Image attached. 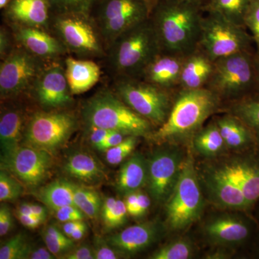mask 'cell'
Wrapping results in <instances>:
<instances>
[{"mask_svg": "<svg viewBox=\"0 0 259 259\" xmlns=\"http://www.w3.org/2000/svg\"><path fill=\"white\" fill-rule=\"evenodd\" d=\"M204 11L185 0H158L150 15L162 54L186 57L197 50Z\"/></svg>", "mask_w": 259, "mask_h": 259, "instance_id": "obj_1", "label": "cell"}, {"mask_svg": "<svg viewBox=\"0 0 259 259\" xmlns=\"http://www.w3.org/2000/svg\"><path fill=\"white\" fill-rule=\"evenodd\" d=\"M223 102L207 88L177 90L166 121L153 137L158 142L193 139L209 117L221 109Z\"/></svg>", "mask_w": 259, "mask_h": 259, "instance_id": "obj_2", "label": "cell"}, {"mask_svg": "<svg viewBox=\"0 0 259 259\" xmlns=\"http://www.w3.org/2000/svg\"><path fill=\"white\" fill-rule=\"evenodd\" d=\"M110 46V61L120 77L140 79L148 64L161 53L150 18L122 32Z\"/></svg>", "mask_w": 259, "mask_h": 259, "instance_id": "obj_3", "label": "cell"}, {"mask_svg": "<svg viewBox=\"0 0 259 259\" xmlns=\"http://www.w3.org/2000/svg\"><path fill=\"white\" fill-rule=\"evenodd\" d=\"M82 117L89 127H97L125 136L148 137L153 124L133 110L117 96L103 91L89 100L83 107Z\"/></svg>", "mask_w": 259, "mask_h": 259, "instance_id": "obj_4", "label": "cell"}, {"mask_svg": "<svg viewBox=\"0 0 259 259\" xmlns=\"http://www.w3.org/2000/svg\"><path fill=\"white\" fill-rule=\"evenodd\" d=\"M255 51H244L214 61L212 76L205 88L223 100L233 102L256 93Z\"/></svg>", "mask_w": 259, "mask_h": 259, "instance_id": "obj_5", "label": "cell"}, {"mask_svg": "<svg viewBox=\"0 0 259 259\" xmlns=\"http://www.w3.org/2000/svg\"><path fill=\"white\" fill-rule=\"evenodd\" d=\"M166 204L167 223L173 231L185 229L200 218L203 196L192 156L185 158L180 177Z\"/></svg>", "mask_w": 259, "mask_h": 259, "instance_id": "obj_6", "label": "cell"}, {"mask_svg": "<svg viewBox=\"0 0 259 259\" xmlns=\"http://www.w3.org/2000/svg\"><path fill=\"white\" fill-rule=\"evenodd\" d=\"M247 29L214 12H204L199 48L213 61L244 51H254Z\"/></svg>", "mask_w": 259, "mask_h": 259, "instance_id": "obj_7", "label": "cell"}, {"mask_svg": "<svg viewBox=\"0 0 259 259\" xmlns=\"http://www.w3.org/2000/svg\"><path fill=\"white\" fill-rule=\"evenodd\" d=\"M115 92L127 106L158 127L169 115L175 93L141 79L127 77L120 78Z\"/></svg>", "mask_w": 259, "mask_h": 259, "instance_id": "obj_8", "label": "cell"}, {"mask_svg": "<svg viewBox=\"0 0 259 259\" xmlns=\"http://www.w3.org/2000/svg\"><path fill=\"white\" fill-rule=\"evenodd\" d=\"M76 127L74 115L63 112H38L30 117L24 131L25 146L54 155L61 149Z\"/></svg>", "mask_w": 259, "mask_h": 259, "instance_id": "obj_9", "label": "cell"}, {"mask_svg": "<svg viewBox=\"0 0 259 259\" xmlns=\"http://www.w3.org/2000/svg\"><path fill=\"white\" fill-rule=\"evenodd\" d=\"M96 5L95 20L109 45L122 32L148 20L151 13L147 0H99Z\"/></svg>", "mask_w": 259, "mask_h": 259, "instance_id": "obj_10", "label": "cell"}, {"mask_svg": "<svg viewBox=\"0 0 259 259\" xmlns=\"http://www.w3.org/2000/svg\"><path fill=\"white\" fill-rule=\"evenodd\" d=\"M54 28L65 47L76 54L88 56L103 54V39L96 22L90 14H57L54 18Z\"/></svg>", "mask_w": 259, "mask_h": 259, "instance_id": "obj_11", "label": "cell"}, {"mask_svg": "<svg viewBox=\"0 0 259 259\" xmlns=\"http://www.w3.org/2000/svg\"><path fill=\"white\" fill-rule=\"evenodd\" d=\"M40 58L24 48L13 49L0 66V93L2 98L20 95L33 86L42 71Z\"/></svg>", "mask_w": 259, "mask_h": 259, "instance_id": "obj_12", "label": "cell"}, {"mask_svg": "<svg viewBox=\"0 0 259 259\" xmlns=\"http://www.w3.org/2000/svg\"><path fill=\"white\" fill-rule=\"evenodd\" d=\"M53 155L30 146H20L1 157V169L9 172L28 188H35L49 178Z\"/></svg>", "mask_w": 259, "mask_h": 259, "instance_id": "obj_13", "label": "cell"}, {"mask_svg": "<svg viewBox=\"0 0 259 259\" xmlns=\"http://www.w3.org/2000/svg\"><path fill=\"white\" fill-rule=\"evenodd\" d=\"M185 159L177 148L159 150L148 161L146 186L157 202H166L176 185Z\"/></svg>", "mask_w": 259, "mask_h": 259, "instance_id": "obj_14", "label": "cell"}, {"mask_svg": "<svg viewBox=\"0 0 259 259\" xmlns=\"http://www.w3.org/2000/svg\"><path fill=\"white\" fill-rule=\"evenodd\" d=\"M236 185L253 208L259 201V153L250 152L226 158L208 166Z\"/></svg>", "mask_w": 259, "mask_h": 259, "instance_id": "obj_15", "label": "cell"}, {"mask_svg": "<svg viewBox=\"0 0 259 259\" xmlns=\"http://www.w3.org/2000/svg\"><path fill=\"white\" fill-rule=\"evenodd\" d=\"M33 88L39 103L45 108H62L72 102L66 71L58 65L42 69Z\"/></svg>", "mask_w": 259, "mask_h": 259, "instance_id": "obj_16", "label": "cell"}, {"mask_svg": "<svg viewBox=\"0 0 259 259\" xmlns=\"http://www.w3.org/2000/svg\"><path fill=\"white\" fill-rule=\"evenodd\" d=\"M160 229L156 223H142L130 226L120 233L107 237L106 240L120 254H135L154 243L159 236Z\"/></svg>", "mask_w": 259, "mask_h": 259, "instance_id": "obj_17", "label": "cell"}, {"mask_svg": "<svg viewBox=\"0 0 259 259\" xmlns=\"http://www.w3.org/2000/svg\"><path fill=\"white\" fill-rule=\"evenodd\" d=\"M202 182L210 200L221 208L249 210V204L241 191L208 167L202 173Z\"/></svg>", "mask_w": 259, "mask_h": 259, "instance_id": "obj_18", "label": "cell"}, {"mask_svg": "<svg viewBox=\"0 0 259 259\" xmlns=\"http://www.w3.org/2000/svg\"><path fill=\"white\" fill-rule=\"evenodd\" d=\"M185 57L160 53L153 58L140 79L158 88L176 92L180 87Z\"/></svg>", "mask_w": 259, "mask_h": 259, "instance_id": "obj_19", "label": "cell"}, {"mask_svg": "<svg viewBox=\"0 0 259 259\" xmlns=\"http://www.w3.org/2000/svg\"><path fill=\"white\" fill-rule=\"evenodd\" d=\"M204 230L209 241L220 245L241 243L250 233L249 223L231 214H221L212 218L206 223Z\"/></svg>", "mask_w": 259, "mask_h": 259, "instance_id": "obj_20", "label": "cell"}, {"mask_svg": "<svg viewBox=\"0 0 259 259\" xmlns=\"http://www.w3.org/2000/svg\"><path fill=\"white\" fill-rule=\"evenodd\" d=\"M15 36L21 47L38 58H56L66 51L63 42L42 28L18 25Z\"/></svg>", "mask_w": 259, "mask_h": 259, "instance_id": "obj_21", "label": "cell"}, {"mask_svg": "<svg viewBox=\"0 0 259 259\" xmlns=\"http://www.w3.org/2000/svg\"><path fill=\"white\" fill-rule=\"evenodd\" d=\"M5 15L22 26L44 29L50 19L49 0H10L5 8Z\"/></svg>", "mask_w": 259, "mask_h": 259, "instance_id": "obj_22", "label": "cell"}, {"mask_svg": "<svg viewBox=\"0 0 259 259\" xmlns=\"http://www.w3.org/2000/svg\"><path fill=\"white\" fill-rule=\"evenodd\" d=\"M214 69V61L198 47L184 59L179 90L205 88Z\"/></svg>", "mask_w": 259, "mask_h": 259, "instance_id": "obj_23", "label": "cell"}, {"mask_svg": "<svg viewBox=\"0 0 259 259\" xmlns=\"http://www.w3.org/2000/svg\"><path fill=\"white\" fill-rule=\"evenodd\" d=\"M66 76L72 95L86 93L100 78V66L93 61L77 60L69 57L66 60Z\"/></svg>", "mask_w": 259, "mask_h": 259, "instance_id": "obj_24", "label": "cell"}, {"mask_svg": "<svg viewBox=\"0 0 259 259\" xmlns=\"http://www.w3.org/2000/svg\"><path fill=\"white\" fill-rule=\"evenodd\" d=\"M226 147L241 149L255 144L256 138L251 130L236 116L226 114L215 120Z\"/></svg>", "mask_w": 259, "mask_h": 259, "instance_id": "obj_25", "label": "cell"}, {"mask_svg": "<svg viewBox=\"0 0 259 259\" xmlns=\"http://www.w3.org/2000/svg\"><path fill=\"white\" fill-rule=\"evenodd\" d=\"M25 120L20 110L8 109L2 111L0 117L1 157L7 156L20 146L25 131Z\"/></svg>", "mask_w": 259, "mask_h": 259, "instance_id": "obj_26", "label": "cell"}, {"mask_svg": "<svg viewBox=\"0 0 259 259\" xmlns=\"http://www.w3.org/2000/svg\"><path fill=\"white\" fill-rule=\"evenodd\" d=\"M64 170L72 178L90 185L100 183L107 177L99 162L84 152L71 155L65 162Z\"/></svg>", "mask_w": 259, "mask_h": 259, "instance_id": "obj_27", "label": "cell"}, {"mask_svg": "<svg viewBox=\"0 0 259 259\" xmlns=\"http://www.w3.org/2000/svg\"><path fill=\"white\" fill-rule=\"evenodd\" d=\"M147 177L148 161L142 155L136 153L121 167L116 181V188L125 195L136 192L146 185Z\"/></svg>", "mask_w": 259, "mask_h": 259, "instance_id": "obj_28", "label": "cell"}, {"mask_svg": "<svg viewBox=\"0 0 259 259\" xmlns=\"http://www.w3.org/2000/svg\"><path fill=\"white\" fill-rule=\"evenodd\" d=\"M77 186L66 180H55L39 189L37 198L54 211L64 206L74 204Z\"/></svg>", "mask_w": 259, "mask_h": 259, "instance_id": "obj_29", "label": "cell"}, {"mask_svg": "<svg viewBox=\"0 0 259 259\" xmlns=\"http://www.w3.org/2000/svg\"><path fill=\"white\" fill-rule=\"evenodd\" d=\"M193 144L197 152L205 156H217L226 147L215 120L194 135Z\"/></svg>", "mask_w": 259, "mask_h": 259, "instance_id": "obj_30", "label": "cell"}, {"mask_svg": "<svg viewBox=\"0 0 259 259\" xmlns=\"http://www.w3.org/2000/svg\"><path fill=\"white\" fill-rule=\"evenodd\" d=\"M229 113L241 119L259 141V95L255 93L231 103Z\"/></svg>", "mask_w": 259, "mask_h": 259, "instance_id": "obj_31", "label": "cell"}, {"mask_svg": "<svg viewBox=\"0 0 259 259\" xmlns=\"http://www.w3.org/2000/svg\"><path fill=\"white\" fill-rule=\"evenodd\" d=\"M251 0H211L204 12L218 13L227 20L244 26V18Z\"/></svg>", "mask_w": 259, "mask_h": 259, "instance_id": "obj_32", "label": "cell"}, {"mask_svg": "<svg viewBox=\"0 0 259 259\" xmlns=\"http://www.w3.org/2000/svg\"><path fill=\"white\" fill-rule=\"evenodd\" d=\"M42 238L48 249L57 258H62L75 246V241L66 236L55 225H50L44 229Z\"/></svg>", "mask_w": 259, "mask_h": 259, "instance_id": "obj_33", "label": "cell"}, {"mask_svg": "<svg viewBox=\"0 0 259 259\" xmlns=\"http://www.w3.org/2000/svg\"><path fill=\"white\" fill-rule=\"evenodd\" d=\"M74 204L91 219H97L102 210V202L98 192L79 185L75 192Z\"/></svg>", "mask_w": 259, "mask_h": 259, "instance_id": "obj_34", "label": "cell"}, {"mask_svg": "<svg viewBox=\"0 0 259 259\" xmlns=\"http://www.w3.org/2000/svg\"><path fill=\"white\" fill-rule=\"evenodd\" d=\"M193 246L188 240L180 239L163 245L153 253L150 258L188 259L193 255Z\"/></svg>", "mask_w": 259, "mask_h": 259, "instance_id": "obj_35", "label": "cell"}, {"mask_svg": "<svg viewBox=\"0 0 259 259\" xmlns=\"http://www.w3.org/2000/svg\"><path fill=\"white\" fill-rule=\"evenodd\" d=\"M31 245L26 236L20 233L2 244L0 248L1 259H28Z\"/></svg>", "mask_w": 259, "mask_h": 259, "instance_id": "obj_36", "label": "cell"}, {"mask_svg": "<svg viewBox=\"0 0 259 259\" xmlns=\"http://www.w3.org/2000/svg\"><path fill=\"white\" fill-rule=\"evenodd\" d=\"M51 9L60 13L90 14L99 0H49Z\"/></svg>", "mask_w": 259, "mask_h": 259, "instance_id": "obj_37", "label": "cell"}, {"mask_svg": "<svg viewBox=\"0 0 259 259\" xmlns=\"http://www.w3.org/2000/svg\"><path fill=\"white\" fill-rule=\"evenodd\" d=\"M23 184L19 182L9 172L1 169L0 172V201L14 202L23 192Z\"/></svg>", "mask_w": 259, "mask_h": 259, "instance_id": "obj_38", "label": "cell"}, {"mask_svg": "<svg viewBox=\"0 0 259 259\" xmlns=\"http://www.w3.org/2000/svg\"><path fill=\"white\" fill-rule=\"evenodd\" d=\"M137 136H128L120 144L105 151V158L110 164H120L134 151L138 143Z\"/></svg>", "mask_w": 259, "mask_h": 259, "instance_id": "obj_39", "label": "cell"}, {"mask_svg": "<svg viewBox=\"0 0 259 259\" xmlns=\"http://www.w3.org/2000/svg\"><path fill=\"white\" fill-rule=\"evenodd\" d=\"M244 26L249 30L255 48V54L259 55V0H251L244 18Z\"/></svg>", "mask_w": 259, "mask_h": 259, "instance_id": "obj_40", "label": "cell"}, {"mask_svg": "<svg viewBox=\"0 0 259 259\" xmlns=\"http://www.w3.org/2000/svg\"><path fill=\"white\" fill-rule=\"evenodd\" d=\"M127 212L125 202L117 199L115 207L109 215V217L103 221L105 228L107 230H113L119 228L126 222Z\"/></svg>", "mask_w": 259, "mask_h": 259, "instance_id": "obj_41", "label": "cell"}, {"mask_svg": "<svg viewBox=\"0 0 259 259\" xmlns=\"http://www.w3.org/2000/svg\"><path fill=\"white\" fill-rule=\"evenodd\" d=\"M54 211L58 221L64 223L69 221H83L86 217L84 213L75 204L64 206Z\"/></svg>", "mask_w": 259, "mask_h": 259, "instance_id": "obj_42", "label": "cell"}, {"mask_svg": "<svg viewBox=\"0 0 259 259\" xmlns=\"http://www.w3.org/2000/svg\"><path fill=\"white\" fill-rule=\"evenodd\" d=\"M93 250L95 259H115L119 257L107 240L100 236H96L94 239Z\"/></svg>", "mask_w": 259, "mask_h": 259, "instance_id": "obj_43", "label": "cell"}, {"mask_svg": "<svg viewBox=\"0 0 259 259\" xmlns=\"http://www.w3.org/2000/svg\"><path fill=\"white\" fill-rule=\"evenodd\" d=\"M13 226V218L11 211L7 204H3L0 207V236L8 234Z\"/></svg>", "mask_w": 259, "mask_h": 259, "instance_id": "obj_44", "label": "cell"}, {"mask_svg": "<svg viewBox=\"0 0 259 259\" xmlns=\"http://www.w3.org/2000/svg\"><path fill=\"white\" fill-rule=\"evenodd\" d=\"M61 258L66 259H95L93 248L88 245H82L78 248H73L69 253L65 254Z\"/></svg>", "mask_w": 259, "mask_h": 259, "instance_id": "obj_45", "label": "cell"}, {"mask_svg": "<svg viewBox=\"0 0 259 259\" xmlns=\"http://www.w3.org/2000/svg\"><path fill=\"white\" fill-rule=\"evenodd\" d=\"M127 136L125 135L121 134V133L112 131L111 134L107 136V139L101 144L97 146L96 148L100 150V151H107V150L120 144Z\"/></svg>", "mask_w": 259, "mask_h": 259, "instance_id": "obj_46", "label": "cell"}, {"mask_svg": "<svg viewBox=\"0 0 259 259\" xmlns=\"http://www.w3.org/2000/svg\"><path fill=\"white\" fill-rule=\"evenodd\" d=\"M90 128L91 131L90 136V142L95 148L101 144L107 139V136L112 132V131L97 127H90Z\"/></svg>", "mask_w": 259, "mask_h": 259, "instance_id": "obj_47", "label": "cell"}, {"mask_svg": "<svg viewBox=\"0 0 259 259\" xmlns=\"http://www.w3.org/2000/svg\"><path fill=\"white\" fill-rule=\"evenodd\" d=\"M11 47V41L9 36V32L6 29L2 27L0 30V55L2 60L5 59L11 52L10 48Z\"/></svg>", "mask_w": 259, "mask_h": 259, "instance_id": "obj_48", "label": "cell"}, {"mask_svg": "<svg viewBox=\"0 0 259 259\" xmlns=\"http://www.w3.org/2000/svg\"><path fill=\"white\" fill-rule=\"evenodd\" d=\"M18 221L23 226L29 229H35L44 223L42 220L39 219L33 215H27V214H16Z\"/></svg>", "mask_w": 259, "mask_h": 259, "instance_id": "obj_49", "label": "cell"}, {"mask_svg": "<svg viewBox=\"0 0 259 259\" xmlns=\"http://www.w3.org/2000/svg\"><path fill=\"white\" fill-rule=\"evenodd\" d=\"M125 203L127 212L132 217H136L138 209V191L125 194Z\"/></svg>", "mask_w": 259, "mask_h": 259, "instance_id": "obj_50", "label": "cell"}, {"mask_svg": "<svg viewBox=\"0 0 259 259\" xmlns=\"http://www.w3.org/2000/svg\"><path fill=\"white\" fill-rule=\"evenodd\" d=\"M151 205V200L146 194L138 191V209L136 218L142 217Z\"/></svg>", "mask_w": 259, "mask_h": 259, "instance_id": "obj_51", "label": "cell"}, {"mask_svg": "<svg viewBox=\"0 0 259 259\" xmlns=\"http://www.w3.org/2000/svg\"><path fill=\"white\" fill-rule=\"evenodd\" d=\"M57 257L55 256L48 249V248H37L30 249L29 253L28 259H54Z\"/></svg>", "mask_w": 259, "mask_h": 259, "instance_id": "obj_52", "label": "cell"}, {"mask_svg": "<svg viewBox=\"0 0 259 259\" xmlns=\"http://www.w3.org/2000/svg\"><path fill=\"white\" fill-rule=\"evenodd\" d=\"M117 199L114 197H109L105 199L104 202H102L101 215L102 220L105 221L107 218L109 217L114 207H115Z\"/></svg>", "mask_w": 259, "mask_h": 259, "instance_id": "obj_53", "label": "cell"}, {"mask_svg": "<svg viewBox=\"0 0 259 259\" xmlns=\"http://www.w3.org/2000/svg\"><path fill=\"white\" fill-rule=\"evenodd\" d=\"M85 223H86L83 222V221H74L64 223L62 227L63 231L66 236L70 237L76 229L83 226Z\"/></svg>", "mask_w": 259, "mask_h": 259, "instance_id": "obj_54", "label": "cell"}, {"mask_svg": "<svg viewBox=\"0 0 259 259\" xmlns=\"http://www.w3.org/2000/svg\"><path fill=\"white\" fill-rule=\"evenodd\" d=\"M31 208L33 215L45 222L47 218V210L46 207L39 204L31 203Z\"/></svg>", "mask_w": 259, "mask_h": 259, "instance_id": "obj_55", "label": "cell"}, {"mask_svg": "<svg viewBox=\"0 0 259 259\" xmlns=\"http://www.w3.org/2000/svg\"><path fill=\"white\" fill-rule=\"evenodd\" d=\"M88 225L85 223L83 226L76 229V231L70 236V238L74 240V241H79V240L82 239L83 237L86 236L87 233H88Z\"/></svg>", "mask_w": 259, "mask_h": 259, "instance_id": "obj_56", "label": "cell"}, {"mask_svg": "<svg viewBox=\"0 0 259 259\" xmlns=\"http://www.w3.org/2000/svg\"><path fill=\"white\" fill-rule=\"evenodd\" d=\"M16 214H27V215H33L32 212L31 203L25 202L22 203L17 207ZM34 216V215H33Z\"/></svg>", "mask_w": 259, "mask_h": 259, "instance_id": "obj_57", "label": "cell"}, {"mask_svg": "<svg viewBox=\"0 0 259 259\" xmlns=\"http://www.w3.org/2000/svg\"><path fill=\"white\" fill-rule=\"evenodd\" d=\"M254 65L255 77H256V93L259 95V55L255 54Z\"/></svg>", "mask_w": 259, "mask_h": 259, "instance_id": "obj_58", "label": "cell"}, {"mask_svg": "<svg viewBox=\"0 0 259 259\" xmlns=\"http://www.w3.org/2000/svg\"><path fill=\"white\" fill-rule=\"evenodd\" d=\"M185 1L190 2V3L198 5V6L201 7L204 11V9L207 8V5L209 4L211 0H185Z\"/></svg>", "mask_w": 259, "mask_h": 259, "instance_id": "obj_59", "label": "cell"}, {"mask_svg": "<svg viewBox=\"0 0 259 259\" xmlns=\"http://www.w3.org/2000/svg\"><path fill=\"white\" fill-rule=\"evenodd\" d=\"M10 0H0V8L5 9L8 4H9Z\"/></svg>", "mask_w": 259, "mask_h": 259, "instance_id": "obj_60", "label": "cell"}, {"mask_svg": "<svg viewBox=\"0 0 259 259\" xmlns=\"http://www.w3.org/2000/svg\"><path fill=\"white\" fill-rule=\"evenodd\" d=\"M147 2L151 11H152L153 8H154L155 5L157 3L158 0H147Z\"/></svg>", "mask_w": 259, "mask_h": 259, "instance_id": "obj_61", "label": "cell"}]
</instances>
